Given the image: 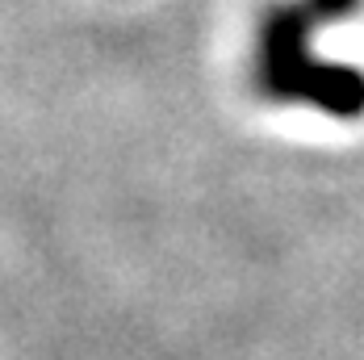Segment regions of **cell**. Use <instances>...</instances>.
<instances>
[{"instance_id":"cell-1","label":"cell","mask_w":364,"mask_h":360,"mask_svg":"<svg viewBox=\"0 0 364 360\" xmlns=\"http://www.w3.org/2000/svg\"><path fill=\"white\" fill-rule=\"evenodd\" d=\"M327 21L310 0H272L255 21V88L281 105H310L331 117L364 113V72L331 63L310 51L314 30Z\"/></svg>"},{"instance_id":"cell-2","label":"cell","mask_w":364,"mask_h":360,"mask_svg":"<svg viewBox=\"0 0 364 360\" xmlns=\"http://www.w3.org/2000/svg\"><path fill=\"white\" fill-rule=\"evenodd\" d=\"M310 4L318 9V17L331 26V21H343V17H352L364 0H310Z\"/></svg>"}]
</instances>
